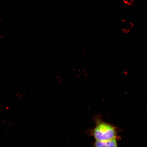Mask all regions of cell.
<instances>
[{"label": "cell", "mask_w": 147, "mask_h": 147, "mask_svg": "<svg viewBox=\"0 0 147 147\" xmlns=\"http://www.w3.org/2000/svg\"><path fill=\"white\" fill-rule=\"evenodd\" d=\"M96 141H106L116 138L115 130L113 127L105 123L99 124L93 131Z\"/></svg>", "instance_id": "6da1fadb"}, {"label": "cell", "mask_w": 147, "mask_h": 147, "mask_svg": "<svg viewBox=\"0 0 147 147\" xmlns=\"http://www.w3.org/2000/svg\"><path fill=\"white\" fill-rule=\"evenodd\" d=\"M96 147H117V142L116 138L106 141H96L95 143Z\"/></svg>", "instance_id": "7a4b0ae2"}, {"label": "cell", "mask_w": 147, "mask_h": 147, "mask_svg": "<svg viewBox=\"0 0 147 147\" xmlns=\"http://www.w3.org/2000/svg\"><path fill=\"white\" fill-rule=\"evenodd\" d=\"M125 4L131 5L134 4L135 0H122Z\"/></svg>", "instance_id": "3957f363"}]
</instances>
